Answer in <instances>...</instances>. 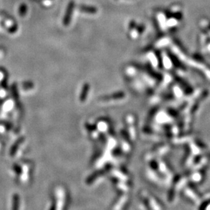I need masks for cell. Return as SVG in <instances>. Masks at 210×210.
<instances>
[]
</instances>
